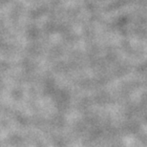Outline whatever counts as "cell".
Here are the masks:
<instances>
[]
</instances>
